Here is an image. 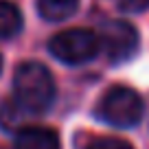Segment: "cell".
Returning <instances> with one entry per match:
<instances>
[{
  "label": "cell",
  "mask_w": 149,
  "mask_h": 149,
  "mask_svg": "<svg viewBox=\"0 0 149 149\" xmlns=\"http://www.w3.org/2000/svg\"><path fill=\"white\" fill-rule=\"evenodd\" d=\"M15 101L24 112H46L55 101V81L46 66L37 61H24L13 74Z\"/></svg>",
  "instance_id": "cell-1"
},
{
  "label": "cell",
  "mask_w": 149,
  "mask_h": 149,
  "mask_svg": "<svg viewBox=\"0 0 149 149\" xmlns=\"http://www.w3.org/2000/svg\"><path fill=\"white\" fill-rule=\"evenodd\" d=\"M99 116L114 127H132L143 116V99L132 88L116 86L101 99Z\"/></svg>",
  "instance_id": "cell-2"
},
{
  "label": "cell",
  "mask_w": 149,
  "mask_h": 149,
  "mask_svg": "<svg viewBox=\"0 0 149 149\" xmlns=\"http://www.w3.org/2000/svg\"><path fill=\"white\" fill-rule=\"evenodd\" d=\"M48 48L59 61L74 66L92 59L101 48V40L88 29H70L57 33L48 42Z\"/></svg>",
  "instance_id": "cell-3"
},
{
  "label": "cell",
  "mask_w": 149,
  "mask_h": 149,
  "mask_svg": "<svg viewBox=\"0 0 149 149\" xmlns=\"http://www.w3.org/2000/svg\"><path fill=\"white\" fill-rule=\"evenodd\" d=\"M101 46L112 61H125L138 51V33L130 22L110 20L101 29Z\"/></svg>",
  "instance_id": "cell-4"
},
{
  "label": "cell",
  "mask_w": 149,
  "mask_h": 149,
  "mask_svg": "<svg viewBox=\"0 0 149 149\" xmlns=\"http://www.w3.org/2000/svg\"><path fill=\"white\" fill-rule=\"evenodd\" d=\"M15 149H59V136L48 127H24L15 136Z\"/></svg>",
  "instance_id": "cell-5"
},
{
  "label": "cell",
  "mask_w": 149,
  "mask_h": 149,
  "mask_svg": "<svg viewBox=\"0 0 149 149\" xmlns=\"http://www.w3.org/2000/svg\"><path fill=\"white\" fill-rule=\"evenodd\" d=\"M79 0H37V11L44 20L61 22L77 11Z\"/></svg>",
  "instance_id": "cell-6"
},
{
  "label": "cell",
  "mask_w": 149,
  "mask_h": 149,
  "mask_svg": "<svg viewBox=\"0 0 149 149\" xmlns=\"http://www.w3.org/2000/svg\"><path fill=\"white\" fill-rule=\"evenodd\" d=\"M22 29V15L18 7H13L7 0H0V40L13 37Z\"/></svg>",
  "instance_id": "cell-7"
},
{
  "label": "cell",
  "mask_w": 149,
  "mask_h": 149,
  "mask_svg": "<svg viewBox=\"0 0 149 149\" xmlns=\"http://www.w3.org/2000/svg\"><path fill=\"white\" fill-rule=\"evenodd\" d=\"M86 149H134V147L127 140H121V138H97Z\"/></svg>",
  "instance_id": "cell-8"
},
{
  "label": "cell",
  "mask_w": 149,
  "mask_h": 149,
  "mask_svg": "<svg viewBox=\"0 0 149 149\" xmlns=\"http://www.w3.org/2000/svg\"><path fill=\"white\" fill-rule=\"evenodd\" d=\"M123 9L127 11H143L149 7V0H123Z\"/></svg>",
  "instance_id": "cell-9"
},
{
  "label": "cell",
  "mask_w": 149,
  "mask_h": 149,
  "mask_svg": "<svg viewBox=\"0 0 149 149\" xmlns=\"http://www.w3.org/2000/svg\"><path fill=\"white\" fill-rule=\"evenodd\" d=\"M0 70H2V55H0Z\"/></svg>",
  "instance_id": "cell-10"
}]
</instances>
